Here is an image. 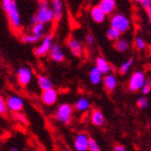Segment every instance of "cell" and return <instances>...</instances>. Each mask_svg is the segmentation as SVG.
Segmentation results:
<instances>
[{
	"mask_svg": "<svg viewBox=\"0 0 151 151\" xmlns=\"http://www.w3.org/2000/svg\"><path fill=\"white\" fill-rule=\"evenodd\" d=\"M95 67L97 68L99 71H101L103 75H106V73H109L111 69H112V67L109 63H108V60L104 57H97V60H96V65Z\"/></svg>",
	"mask_w": 151,
	"mask_h": 151,
	"instance_id": "e0dca14e",
	"label": "cell"
},
{
	"mask_svg": "<svg viewBox=\"0 0 151 151\" xmlns=\"http://www.w3.org/2000/svg\"><path fill=\"white\" fill-rule=\"evenodd\" d=\"M6 111H8V107L6 104V99L2 96H0V116L6 114Z\"/></svg>",
	"mask_w": 151,
	"mask_h": 151,
	"instance_id": "4dcf8cb0",
	"label": "cell"
},
{
	"mask_svg": "<svg viewBox=\"0 0 151 151\" xmlns=\"http://www.w3.org/2000/svg\"><path fill=\"white\" fill-rule=\"evenodd\" d=\"M73 106L69 104H62L55 112V120L62 123H69L73 116Z\"/></svg>",
	"mask_w": 151,
	"mask_h": 151,
	"instance_id": "5b68a950",
	"label": "cell"
},
{
	"mask_svg": "<svg viewBox=\"0 0 151 151\" xmlns=\"http://www.w3.org/2000/svg\"><path fill=\"white\" fill-rule=\"evenodd\" d=\"M134 45L138 51H144L147 47V42L142 36H137L135 38V41H134Z\"/></svg>",
	"mask_w": 151,
	"mask_h": 151,
	"instance_id": "d4e9b609",
	"label": "cell"
},
{
	"mask_svg": "<svg viewBox=\"0 0 151 151\" xmlns=\"http://www.w3.org/2000/svg\"><path fill=\"white\" fill-rule=\"evenodd\" d=\"M32 79V71L29 67H19L17 70V81L19 85L26 86L30 83Z\"/></svg>",
	"mask_w": 151,
	"mask_h": 151,
	"instance_id": "ba28073f",
	"label": "cell"
},
{
	"mask_svg": "<svg viewBox=\"0 0 151 151\" xmlns=\"http://www.w3.org/2000/svg\"><path fill=\"white\" fill-rule=\"evenodd\" d=\"M114 47L118 52H126V51L129 50L131 47V42H129L127 39L125 38H119L118 40H116V43H114Z\"/></svg>",
	"mask_w": 151,
	"mask_h": 151,
	"instance_id": "d6986e66",
	"label": "cell"
},
{
	"mask_svg": "<svg viewBox=\"0 0 151 151\" xmlns=\"http://www.w3.org/2000/svg\"><path fill=\"white\" fill-rule=\"evenodd\" d=\"M36 23H37V19H36V15L35 14H32V16H30V21H29V24H30V26L35 25Z\"/></svg>",
	"mask_w": 151,
	"mask_h": 151,
	"instance_id": "d590c367",
	"label": "cell"
},
{
	"mask_svg": "<svg viewBox=\"0 0 151 151\" xmlns=\"http://www.w3.org/2000/svg\"><path fill=\"white\" fill-rule=\"evenodd\" d=\"M39 40H40V38L32 35V34H25V35L22 36V42H24V43L34 44L36 42H38Z\"/></svg>",
	"mask_w": 151,
	"mask_h": 151,
	"instance_id": "484cf974",
	"label": "cell"
},
{
	"mask_svg": "<svg viewBox=\"0 0 151 151\" xmlns=\"http://www.w3.org/2000/svg\"><path fill=\"white\" fill-rule=\"evenodd\" d=\"M45 32V24H42V23H36L35 25L32 26V35L37 36V37L41 38L44 35Z\"/></svg>",
	"mask_w": 151,
	"mask_h": 151,
	"instance_id": "603a6c76",
	"label": "cell"
},
{
	"mask_svg": "<svg viewBox=\"0 0 151 151\" xmlns=\"http://www.w3.org/2000/svg\"><path fill=\"white\" fill-rule=\"evenodd\" d=\"M91 121L92 123L96 126L104 125L105 123V116L99 109H94L91 113Z\"/></svg>",
	"mask_w": 151,
	"mask_h": 151,
	"instance_id": "ac0fdd59",
	"label": "cell"
},
{
	"mask_svg": "<svg viewBox=\"0 0 151 151\" xmlns=\"http://www.w3.org/2000/svg\"><path fill=\"white\" fill-rule=\"evenodd\" d=\"M110 27L119 30L121 34H124L131 28V21L123 13H112L110 19Z\"/></svg>",
	"mask_w": 151,
	"mask_h": 151,
	"instance_id": "3957f363",
	"label": "cell"
},
{
	"mask_svg": "<svg viewBox=\"0 0 151 151\" xmlns=\"http://www.w3.org/2000/svg\"><path fill=\"white\" fill-rule=\"evenodd\" d=\"M98 6L104 11L106 15H109L116 11V0H101L98 3Z\"/></svg>",
	"mask_w": 151,
	"mask_h": 151,
	"instance_id": "5bb4252c",
	"label": "cell"
},
{
	"mask_svg": "<svg viewBox=\"0 0 151 151\" xmlns=\"http://www.w3.org/2000/svg\"><path fill=\"white\" fill-rule=\"evenodd\" d=\"M35 1H40V0H35Z\"/></svg>",
	"mask_w": 151,
	"mask_h": 151,
	"instance_id": "f35d334b",
	"label": "cell"
},
{
	"mask_svg": "<svg viewBox=\"0 0 151 151\" xmlns=\"http://www.w3.org/2000/svg\"><path fill=\"white\" fill-rule=\"evenodd\" d=\"M47 54H50L51 60L56 62V63H62L65 60V53H64L63 49L60 47V44L57 43L52 44V47H51L50 51H49Z\"/></svg>",
	"mask_w": 151,
	"mask_h": 151,
	"instance_id": "8fae6325",
	"label": "cell"
},
{
	"mask_svg": "<svg viewBox=\"0 0 151 151\" xmlns=\"http://www.w3.org/2000/svg\"><path fill=\"white\" fill-rule=\"evenodd\" d=\"M120 37H121V32H120L119 30H116V29L112 28V27L108 28V30H107V38L110 41L118 40Z\"/></svg>",
	"mask_w": 151,
	"mask_h": 151,
	"instance_id": "4316f807",
	"label": "cell"
},
{
	"mask_svg": "<svg viewBox=\"0 0 151 151\" xmlns=\"http://www.w3.org/2000/svg\"><path fill=\"white\" fill-rule=\"evenodd\" d=\"M90 13H91L92 19H93L95 23H97V24H101V23H103L105 19H106V14H105L104 11H103L98 6H93Z\"/></svg>",
	"mask_w": 151,
	"mask_h": 151,
	"instance_id": "2e32d148",
	"label": "cell"
},
{
	"mask_svg": "<svg viewBox=\"0 0 151 151\" xmlns=\"http://www.w3.org/2000/svg\"><path fill=\"white\" fill-rule=\"evenodd\" d=\"M140 4H142V8L146 10L147 8L151 6V0H142V2H140Z\"/></svg>",
	"mask_w": 151,
	"mask_h": 151,
	"instance_id": "836d02e7",
	"label": "cell"
},
{
	"mask_svg": "<svg viewBox=\"0 0 151 151\" xmlns=\"http://www.w3.org/2000/svg\"><path fill=\"white\" fill-rule=\"evenodd\" d=\"M52 44H53V34L49 32V34L43 36L40 44L37 45V47L34 49V53H35V55L37 57L45 56V55L49 53V51H50L51 47H52Z\"/></svg>",
	"mask_w": 151,
	"mask_h": 151,
	"instance_id": "277c9868",
	"label": "cell"
},
{
	"mask_svg": "<svg viewBox=\"0 0 151 151\" xmlns=\"http://www.w3.org/2000/svg\"><path fill=\"white\" fill-rule=\"evenodd\" d=\"M84 40H85V43L88 44V45H92V44H94V42H95V38L92 34H88V35L85 36Z\"/></svg>",
	"mask_w": 151,
	"mask_h": 151,
	"instance_id": "1f68e13d",
	"label": "cell"
},
{
	"mask_svg": "<svg viewBox=\"0 0 151 151\" xmlns=\"http://www.w3.org/2000/svg\"><path fill=\"white\" fill-rule=\"evenodd\" d=\"M38 85H39V88H40L42 91L53 88L52 81L50 80V78H47L45 76H39V77H38Z\"/></svg>",
	"mask_w": 151,
	"mask_h": 151,
	"instance_id": "7402d4cb",
	"label": "cell"
},
{
	"mask_svg": "<svg viewBox=\"0 0 151 151\" xmlns=\"http://www.w3.org/2000/svg\"><path fill=\"white\" fill-rule=\"evenodd\" d=\"M14 116H15V118H17L16 120H19V121H21V122H23V123L27 122V121H26V119H25V116H23V114H21V112H14Z\"/></svg>",
	"mask_w": 151,
	"mask_h": 151,
	"instance_id": "d6a6232c",
	"label": "cell"
},
{
	"mask_svg": "<svg viewBox=\"0 0 151 151\" xmlns=\"http://www.w3.org/2000/svg\"><path fill=\"white\" fill-rule=\"evenodd\" d=\"M9 151H19V149L16 148V147H12V148L10 149V150H9Z\"/></svg>",
	"mask_w": 151,
	"mask_h": 151,
	"instance_id": "8d00e7d4",
	"label": "cell"
},
{
	"mask_svg": "<svg viewBox=\"0 0 151 151\" xmlns=\"http://www.w3.org/2000/svg\"><path fill=\"white\" fill-rule=\"evenodd\" d=\"M52 12H53V19L55 21H60L64 15L65 6H64L63 0H52V6H51Z\"/></svg>",
	"mask_w": 151,
	"mask_h": 151,
	"instance_id": "4fadbf2b",
	"label": "cell"
},
{
	"mask_svg": "<svg viewBox=\"0 0 151 151\" xmlns=\"http://www.w3.org/2000/svg\"><path fill=\"white\" fill-rule=\"evenodd\" d=\"M140 90H142V94H149L151 91V82L150 80H145V82H144V84H142V86L140 88Z\"/></svg>",
	"mask_w": 151,
	"mask_h": 151,
	"instance_id": "f546056e",
	"label": "cell"
},
{
	"mask_svg": "<svg viewBox=\"0 0 151 151\" xmlns=\"http://www.w3.org/2000/svg\"><path fill=\"white\" fill-rule=\"evenodd\" d=\"M101 81L104 83L105 88L108 90L109 92L114 91V88H116V84H118L116 77L114 75H111V73H106V76L101 79Z\"/></svg>",
	"mask_w": 151,
	"mask_h": 151,
	"instance_id": "9a60e30c",
	"label": "cell"
},
{
	"mask_svg": "<svg viewBox=\"0 0 151 151\" xmlns=\"http://www.w3.org/2000/svg\"><path fill=\"white\" fill-rule=\"evenodd\" d=\"M88 150L90 151H101V149L99 148L97 142L93 138H88Z\"/></svg>",
	"mask_w": 151,
	"mask_h": 151,
	"instance_id": "83f0119b",
	"label": "cell"
},
{
	"mask_svg": "<svg viewBox=\"0 0 151 151\" xmlns=\"http://www.w3.org/2000/svg\"><path fill=\"white\" fill-rule=\"evenodd\" d=\"M88 136L84 133H80L76 136L73 147L77 151H88Z\"/></svg>",
	"mask_w": 151,
	"mask_h": 151,
	"instance_id": "7c38bea8",
	"label": "cell"
},
{
	"mask_svg": "<svg viewBox=\"0 0 151 151\" xmlns=\"http://www.w3.org/2000/svg\"><path fill=\"white\" fill-rule=\"evenodd\" d=\"M137 106H138L140 109H146V108H148L149 101L147 99V97H145V96L139 97L138 101H137Z\"/></svg>",
	"mask_w": 151,
	"mask_h": 151,
	"instance_id": "f1b7e54d",
	"label": "cell"
},
{
	"mask_svg": "<svg viewBox=\"0 0 151 151\" xmlns=\"http://www.w3.org/2000/svg\"><path fill=\"white\" fill-rule=\"evenodd\" d=\"M67 47L70 50V52L73 53V56L80 57L83 54V45L78 39H76L73 37H70L67 40Z\"/></svg>",
	"mask_w": 151,
	"mask_h": 151,
	"instance_id": "30bf717a",
	"label": "cell"
},
{
	"mask_svg": "<svg viewBox=\"0 0 151 151\" xmlns=\"http://www.w3.org/2000/svg\"><path fill=\"white\" fill-rule=\"evenodd\" d=\"M133 64H134V57H129V60H125V62L120 66L119 73H121V75H125V73H127L129 71V69H131V67L133 66Z\"/></svg>",
	"mask_w": 151,
	"mask_h": 151,
	"instance_id": "cb8c5ba5",
	"label": "cell"
},
{
	"mask_svg": "<svg viewBox=\"0 0 151 151\" xmlns=\"http://www.w3.org/2000/svg\"><path fill=\"white\" fill-rule=\"evenodd\" d=\"M133 1H135V2H139V3H140V2L142 1V0H133Z\"/></svg>",
	"mask_w": 151,
	"mask_h": 151,
	"instance_id": "74e56055",
	"label": "cell"
},
{
	"mask_svg": "<svg viewBox=\"0 0 151 151\" xmlns=\"http://www.w3.org/2000/svg\"><path fill=\"white\" fill-rule=\"evenodd\" d=\"M113 151H126L125 147H123L122 145H116L114 148H113Z\"/></svg>",
	"mask_w": 151,
	"mask_h": 151,
	"instance_id": "e575fe53",
	"label": "cell"
},
{
	"mask_svg": "<svg viewBox=\"0 0 151 151\" xmlns=\"http://www.w3.org/2000/svg\"><path fill=\"white\" fill-rule=\"evenodd\" d=\"M35 15L38 23L47 24V23H51L52 21H54L53 12H52L51 6L47 0H40L39 1L38 10Z\"/></svg>",
	"mask_w": 151,
	"mask_h": 151,
	"instance_id": "7a4b0ae2",
	"label": "cell"
},
{
	"mask_svg": "<svg viewBox=\"0 0 151 151\" xmlns=\"http://www.w3.org/2000/svg\"><path fill=\"white\" fill-rule=\"evenodd\" d=\"M2 6L11 27L15 32H19L22 28V17L15 0H2Z\"/></svg>",
	"mask_w": 151,
	"mask_h": 151,
	"instance_id": "6da1fadb",
	"label": "cell"
},
{
	"mask_svg": "<svg viewBox=\"0 0 151 151\" xmlns=\"http://www.w3.org/2000/svg\"><path fill=\"white\" fill-rule=\"evenodd\" d=\"M64 151H69V150H64Z\"/></svg>",
	"mask_w": 151,
	"mask_h": 151,
	"instance_id": "ab89813d",
	"label": "cell"
},
{
	"mask_svg": "<svg viewBox=\"0 0 151 151\" xmlns=\"http://www.w3.org/2000/svg\"><path fill=\"white\" fill-rule=\"evenodd\" d=\"M8 110H11L12 112H21L24 108V101L22 97L17 95H11L6 101Z\"/></svg>",
	"mask_w": 151,
	"mask_h": 151,
	"instance_id": "52a82bcc",
	"label": "cell"
},
{
	"mask_svg": "<svg viewBox=\"0 0 151 151\" xmlns=\"http://www.w3.org/2000/svg\"><path fill=\"white\" fill-rule=\"evenodd\" d=\"M88 78H90V81H91L92 84L97 85L101 82V79H103V73L99 71V70L96 68V67H93L90 71V75H88Z\"/></svg>",
	"mask_w": 151,
	"mask_h": 151,
	"instance_id": "ffe728a7",
	"label": "cell"
},
{
	"mask_svg": "<svg viewBox=\"0 0 151 151\" xmlns=\"http://www.w3.org/2000/svg\"><path fill=\"white\" fill-rule=\"evenodd\" d=\"M57 97H58V93L53 88L44 90L41 94V101L45 106H53L57 101Z\"/></svg>",
	"mask_w": 151,
	"mask_h": 151,
	"instance_id": "9c48e42d",
	"label": "cell"
},
{
	"mask_svg": "<svg viewBox=\"0 0 151 151\" xmlns=\"http://www.w3.org/2000/svg\"><path fill=\"white\" fill-rule=\"evenodd\" d=\"M90 106H91V103H90V101H88V98H85V97L79 98L78 101H76V104H75L76 110L79 111V112H82V111L88 110V108H90Z\"/></svg>",
	"mask_w": 151,
	"mask_h": 151,
	"instance_id": "44dd1931",
	"label": "cell"
},
{
	"mask_svg": "<svg viewBox=\"0 0 151 151\" xmlns=\"http://www.w3.org/2000/svg\"><path fill=\"white\" fill-rule=\"evenodd\" d=\"M146 80V76L144 71H135L131 76L129 82V90L131 92H137L140 90L144 82Z\"/></svg>",
	"mask_w": 151,
	"mask_h": 151,
	"instance_id": "8992f818",
	"label": "cell"
}]
</instances>
